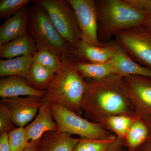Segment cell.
Wrapping results in <instances>:
<instances>
[{
    "mask_svg": "<svg viewBox=\"0 0 151 151\" xmlns=\"http://www.w3.org/2000/svg\"><path fill=\"white\" fill-rule=\"evenodd\" d=\"M34 62L32 55L0 60V76H26Z\"/></svg>",
    "mask_w": 151,
    "mask_h": 151,
    "instance_id": "ac0fdd59",
    "label": "cell"
},
{
    "mask_svg": "<svg viewBox=\"0 0 151 151\" xmlns=\"http://www.w3.org/2000/svg\"><path fill=\"white\" fill-rule=\"evenodd\" d=\"M48 14L54 27L63 39L75 46L81 40V34L74 11L68 0H37Z\"/></svg>",
    "mask_w": 151,
    "mask_h": 151,
    "instance_id": "8992f818",
    "label": "cell"
},
{
    "mask_svg": "<svg viewBox=\"0 0 151 151\" xmlns=\"http://www.w3.org/2000/svg\"><path fill=\"white\" fill-rule=\"evenodd\" d=\"M0 151H12L8 140V132H4L0 134Z\"/></svg>",
    "mask_w": 151,
    "mask_h": 151,
    "instance_id": "f1b7e54d",
    "label": "cell"
},
{
    "mask_svg": "<svg viewBox=\"0 0 151 151\" xmlns=\"http://www.w3.org/2000/svg\"><path fill=\"white\" fill-rule=\"evenodd\" d=\"M75 67L84 78L100 80L116 75L115 70L108 61L103 63H91L76 60Z\"/></svg>",
    "mask_w": 151,
    "mask_h": 151,
    "instance_id": "d6986e66",
    "label": "cell"
},
{
    "mask_svg": "<svg viewBox=\"0 0 151 151\" xmlns=\"http://www.w3.org/2000/svg\"><path fill=\"white\" fill-rule=\"evenodd\" d=\"M55 74L45 67L33 62L25 78L33 88L46 91Z\"/></svg>",
    "mask_w": 151,
    "mask_h": 151,
    "instance_id": "ffe728a7",
    "label": "cell"
},
{
    "mask_svg": "<svg viewBox=\"0 0 151 151\" xmlns=\"http://www.w3.org/2000/svg\"><path fill=\"white\" fill-rule=\"evenodd\" d=\"M125 1L139 10L151 15V0H125Z\"/></svg>",
    "mask_w": 151,
    "mask_h": 151,
    "instance_id": "83f0119b",
    "label": "cell"
},
{
    "mask_svg": "<svg viewBox=\"0 0 151 151\" xmlns=\"http://www.w3.org/2000/svg\"><path fill=\"white\" fill-rule=\"evenodd\" d=\"M141 151H151V139H149L145 143H144V146Z\"/></svg>",
    "mask_w": 151,
    "mask_h": 151,
    "instance_id": "1f68e13d",
    "label": "cell"
},
{
    "mask_svg": "<svg viewBox=\"0 0 151 151\" xmlns=\"http://www.w3.org/2000/svg\"><path fill=\"white\" fill-rule=\"evenodd\" d=\"M61 59V65L47 89L42 102L62 105L79 116L87 82L76 70L72 54Z\"/></svg>",
    "mask_w": 151,
    "mask_h": 151,
    "instance_id": "7a4b0ae2",
    "label": "cell"
},
{
    "mask_svg": "<svg viewBox=\"0 0 151 151\" xmlns=\"http://www.w3.org/2000/svg\"><path fill=\"white\" fill-rule=\"evenodd\" d=\"M37 51L35 41L27 32L0 46V57L1 59H10L27 55H33Z\"/></svg>",
    "mask_w": 151,
    "mask_h": 151,
    "instance_id": "e0dca14e",
    "label": "cell"
},
{
    "mask_svg": "<svg viewBox=\"0 0 151 151\" xmlns=\"http://www.w3.org/2000/svg\"><path fill=\"white\" fill-rule=\"evenodd\" d=\"M144 26L151 35V15L149 16Z\"/></svg>",
    "mask_w": 151,
    "mask_h": 151,
    "instance_id": "4dcf8cb0",
    "label": "cell"
},
{
    "mask_svg": "<svg viewBox=\"0 0 151 151\" xmlns=\"http://www.w3.org/2000/svg\"><path fill=\"white\" fill-rule=\"evenodd\" d=\"M148 124L142 119H134L127 133L126 139L128 145L135 148L145 143L150 137Z\"/></svg>",
    "mask_w": 151,
    "mask_h": 151,
    "instance_id": "44dd1931",
    "label": "cell"
},
{
    "mask_svg": "<svg viewBox=\"0 0 151 151\" xmlns=\"http://www.w3.org/2000/svg\"><path fill=\"white\" fill-rule=\"evenodd\" d=\"M50 110L58 127V131L81 138L105 140L114 138L103 128L101 124L84 119L62 105L50 103Z\"/></svg>",
    "mask_w": 151,
    "mask_h": 151,
    "instance_id": "5b68a950",
    "label": "cell"
},
{
    "mask_svg": "<svg viewBox=\"0 0 151 151\" xmlns=\"http://www.w3.org/2000/svg\"><path fill=\"white\" fill-rule=\"evenodd\" d=\"M127 96L133 104L137 118L148 123L151 119V78L142 76L122 77Z\"/></svg>",
    "mask_w": 151,
    "mask_h": 151,
    "instance_id": "ba28073f",
    "label": "cell"
},
{
    "mask_svg": "<svg viewBox=\"0 0 151 151\" xmlns=\"http://www.w3.org/2000/svg\"><path fill=\"white\" fill-rule=\"evenodd\" d=\"M74 11L81 31V40L97 47H103L98 35V22L96 1L68 0Z\"/></svg>",
    "mask_w": 151,
    "mask_h": 151,
    "instance_id": "9c48e42d",
    "label": "cell"
},
{
    "mask_svg": "<svg viewBox=\"0 0 151 151\" xmlns=\"http://www.w3.org/2000/svg\"><path fill=\"white\" fill-rule=\"evenodd\" d=\"M8 140L11 151H23L29 142L24 127H17L8 132Z\"/></svg>",
    "mask_w": 151,
    "mask_h": 151,
    "instance_id": "484cf974",
    "label": "cell"
},
{
    "mask_svg": "<svg viewBox=\"0 0 151 151\" xmlns=\"http://www.w3.org/2000/svg\"><path fill=\"white\" fill-rule=\"evenodd\" d=\"M29 8L28 32L37 46L47 50L60 58L71 54L72 46L60 35L48 14L35 1Z\"/></svg>",
    "mask_w": 151,
    "mask_h": 151,
    "instance_id": "277c9868",
    "label": "cell"
},
{
    "mask_svg": "<svg viewBox=\"0 0 151 151\" xmlns=\"http://www.w3.org/2000/svg\"><path fill=\"white\" fill-rule=\"evenodd\" d=\"M10 111L17 127H25L35 119L42 104V98L36 96L18 97L1 99Z\"/></svg>",
    "mask_w": 151,
    "mask_h": 151,
    "instance_id": "30bf717a",
    "label": "cell"
},
{
    "mask_svg": "<svg viewBox=\"0 0 151 151\" xmlns=\"http://www.w3.org/2000/svg\"><path fill=\"white\" fill-rule=\"evenodd\" d=\"M78 141L58 131L47 132L37 141L35 151H74Z\"/></svg>",
    "mask_w": 151,
    "mask_h": 151,
    "instance_id": "2e32d148",
    "label": "cell"
},
{
    "mask_svg": "<svg viewBox=\"0 0 151 151\" xmlns=\"http://www.w3.org/2000/svg\"><path fill=\"white\" fill-rule=\"evenodd\" d=\"M31 2L30 0H1L0 18L1 19H6L27 7Z\"/></svg>",
    "mask_w": 151,
    "mask_h": 151,
    "instance_id": "d4e9b609",
    "label": "cell"
},
{
    "mask_svg": "<svg viewBox=\"0 0 151 151\" xmlns=\"http://www.w3.org/2000/svg\"><path fill=\"white\" fill-rule=\"evenodd\" d=\"M28 17L26 7L6 20L0 27V46L27 33Z\"/></svg>",
    "mask_w": 151,
    "mask_h": 151,
    "instance_id": "9a60e30c",
    "label": "cell"
},
{
    "mask_svg": "<svg viewBox=\"0 0 151 151\" xmlns=\"http://www.w3.org/2000/svg\"><path fill=\"white\" fill-rule=\"evenodd\" d=\"M108 150H107L106 151H108Z\"/></svg>",
    "mask_w": 151,
    "mask_h": 151,
    "instance_id": "836d02e7",
    "label": "cell"
},
{
    "mask_svg": "<svg viewBox=\"0 0 151 151\" xmlns=\"http://www.w3.org/2000/svg\"><path fill=\"white\" fill-rule=\"evenodd\" d=\"M115 140V137L105 140L81 138L79 139L74 151H106Z\"/></svg>",
    "mask_w": 151,
    "mask_h": 151,
    "instance_id": "cb8c5ba5",
    "label": "cell"
},
{
    "mask_svg": "<svg viewBox=\"0 0 151 151\" xmlns=\"http://www.w3.org/2000/svg\"><path fill=\"white\" fill-rule=\"evenodd\" d=\"M115 37L131 58L151 70V35L144 25L119 32Z\"/></svg>",
    "mask_w": 151,
    "mask_h": 151,
    "instance_id": "52a82bcc",
    "label": "cell"
},
{
    "mask_svg": "<svg viewBox=\"0 0 151 151\" xmlns=\"http://www.w3.org/2000/svg\"><path fill=\"white\" fill-rule=\"evenodd\" d=\"M81 104L83 113L89 121L105 122L108 117L127 115L131 101L125 91L122 76L113 75L100 80H90Z\"/></svg>",
    "mask_w": 151,
    "mask_h": 151,
    "instance_id": "6da1fadb",
    "label": "cell"
},
{
    "mask_svg": "<svg viewBox=\"0 0 151 151\" xmlns=\"http://www.w3.org/2000/svg\"><path fill=\"white\" fill-rule=\"evenodd\" d=\"M98 35L102 43L120 32L144 25L149 16L125 0L96 1Z\"/></svg>",
    "mask_w": 151,
    "mask_h": 151,
    "instance_id": "3957f363",
    "label": "cell"
},
{
    "mask_svg": "<svg viewBox=\"0 0 151 151\" xmlns=\"http://www.w3.org/2000/svg\"><path fill=\"white\" fill-rule=\"evenodd\" d=\"M108 62L116 75L122 77L137 75L151 78V70L137 63L131 58L118 44L115 54Z\"/></svg>",
    "mask_w": 151,
    "mask_h": 151,
    "instance_id": "5bb4252c",
    "label": "cell"
},
{
    "mask_svg": "<svg viewBox=\"0 0 151 151\" xmlns=\"http://www.w3.org/2000/svg\"><path fill=\"white\" fill-rule=\"evenodd\" d=\"M24 129L28 142L38 140L46 132L58 131V127L52 114L50 103L43 102L34 120Z\"/></svg>",
    "mask_w": 151,
    "mask_h": 151,
    "instance_id": "7c38bea8",
    "label": "cell"
},
{
    "mask_svg": "<svg viewBox=\"0 0 151 151\" xmlns=\"http://www.w3.org/2000/svg\"><path fill=\"white\" fill-rule=\"evenodd\" d=\"M45 93L46 91L33 88L22 76H6L0 79V97L1 99L29 96L43 98Z\"/></svg>",
    "mask_w": 151,
    "mask_h": 151,
    "instance_id": "4fadbf2b",
    "label": "cell"
},
{
    "mask_svg": "<svg viewBox=\"0 0 151 151\" xmlns=\"http://www.w3.org/2000/svg\"><path fill=\"white\" fill-rule=\"evenodd\" d=\"M116 46L117 44L103 47L93 46L80 40L72 47L71 54L77 60L91 63H105L114 56Z\"/></svg>",
    "mask_w": 151,
    "mask_h": 151,
    "instance_id": "8fae6325",
    "label": "cell"
},
{
    "mask_svg": "<svg viewBox=\"0 0 151 151\" xmlns=\"http://www.w3.org/2000/svg\"><path fill=\"white\" fill-rule=\"evenodd\" d=\"M37 141H29L23 151H35Z\"/></svg>",
    "mask_w": 151,
    "mask_h": 151,
    "instance_id": "f546056e",
    "label": "cell"
},
{
    "mask_svg": "<svg viewBox=\"0 0 151 151\" xmlns=\"http://www.w3.org/2000/svg\"><path fill=\"white\" fill-rule=\"evenodd\" d=\"M134 120L127 115H115L108 117L105 123L119 137L126 138Z\"/></svg>",
    "mask_w": 151,
    "mask_h": 151,
    "instance_id": "603a6c76",
    "label": "cell"
},
{
    "mask_svg": "<svg viewBox=\"0 0 151 151\" xmlns=\"http://www.w3.org/2000/svg\"><path fill=\"white\" fill-rule=\"evenodd\" d=\"M16 128L10 111L0 102V133L9 132Z\"/></svg>",
    "mask_w": 151,
    "mask_h": 151,
    "instance_id": "4316f807",
    "label": "cell"
},
{
    "mask_svg": "<svg viewBox=\"0 0 151 151\" xmlns=\"http://www.w3.org/2000/svg\"><path fill=\"white\" fill-rule=\"evenodd\" d=\"M148 126L149 127V129H150V137H149V139H151V119L150 121L148 123Z\"/></svg>",
    "mask_w": 151,
    "mask_h": 151,
    "instance_id": "d6a6232c",
    "label": "cell"
},
{
    "mask_svg": "<svg viewBox=\"0 0 151 151\" xmlns=\"http://www.w3.org/2000/svg\"><path fill=\"white\" fill-rule=\"evenodd\" d=\"M33 56L34 62L45 67L55 73L59 70L61 66V58L47 50H38Z\"/></svg>",
    "mask_w": 151,
    "mask_h": 151,
    "instance_id": "7402d4cb",
    "label": "cell"
}]
</instances>
